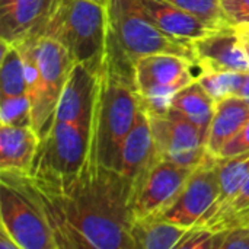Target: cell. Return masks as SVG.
Wrapping results in <instances>:
<instances>
[{"instance_id":"1","label":"cell","mask_w":249,"mask_h":249,"mask_svg":"<svg viewBox=\"0 0 249 249\" xmlns=\"http://www.w3.org/2000/svg\"><path fill=\"white\" fill-rule=\"evenodd\" d=\"M13 175L41 207L57 249H134L133 184L117 169L88 158L70 175Z\"/></svg>"},{"instance_id":"2","label":"cell","mask_w":249,"mask_h":249,"mask_svg":"<svg viewBox=\"0 0 249 249\" xmlns=\"http://www.w3.org/2000/svg\"><path fill=\"white\" fill-rule=\"evenodd\" d=\"M140 98L136 83V61L125 53L108 26L105 54L96 74L89 159L117 169L125 136L131 130Z\"/></svg>"},{"instance_id":"3","label":"cell","mask_w":249,"mask_h":249,"mask_svg":"<svg viewBox=\"0 0 249 249\" xmlns=\"http://www.w3.org/2000/svg\"><path fill=\"white\" fill-rule=\"evenodd\" d=\"M108 26L107 4L95 0H58L41 36L57 41L76 64L98 74L105 54Z\"/></svg>"},{"instance_id":"4","label":"cell","mask_w":249,"mask_h":249,"mask_svg":"<svg viewBox=\"0 0 249 249\" xmlns=\"http://www.w3.org/2000/svg\"><path fill=\"white\" fill-rule=\"evenodd\" d=\"M28 39L35 58V80L28 89L31 125L42 139L51 127L58 101L76 63L67 50L51 38L32 36Z\"/></svg>"},{"instance_id":"5","label":"cell","mask_w":249,"mask_h":249,"mask_svg":"<svg viewBox=\"0 0 249 249\" xmlns=\"http://www.w3.org/2000/svg\"><path fill=\"white\" fill-rule=\"evenodd\" d=\"M107 12L109 28L134 61L150 54H174L196 64L193 41L162 31L143 13L136 0H108Z\"/></svg>"},{"instance_id":"6","label":"cell","mask_w":249,"mask_h":249,"mask_svg":"<svg viewBox=\"0 0 249 249\" xmlns=\"http://www.w3.org/2000/svg\"><path fill=\"white\" fill-rule=\"evenodd\" d=\"M0 226L19 249H57L41 207L10 172H0Z\"/></svg>"},{"instance_id":"7","label":"cell","mask_w":249,"mask_h":249,"mask_svg":"<svg viewBox=\"0 0 249 249\" xmlns=\"http://www.w3.org/2000/svg\"><path fill=\"white\" fill-rule=\"evenodd\" d=\"M196 64L174 54H150L136 61V83L142 108L150 115L171 109L174 95L197 80Z\"/></svg>"},{"instance_id":"8","label":"cell","mask_w":249,"mask_h":249,"mask_svg":"<svg viewBox=\"0 0 249 249\" xmlns=\"http://www.w3.org/2000/svg\"><path fill=\"white\" fill-rule=\"evenodd\" d=\"M92 120H57L41 139L31 175H70L82 169L90 152Z\"/></svg>"},{"instance_id":"9","label":"cell","mask_w":249,"mask_h":249,"mask_svg":"<svg viewBox=\"0 0 249 249\" xmlns=\"http://www.w3.org/2000/svg\"><path fill=\"white\" fill-rule=\"evenodd\" d=\"M149 120L160 159L196 169L209 155L206 137L182 112L171 108L162 115L149 114Z\"/></svg>"},{"instance_id":"10","label":"cell","mask_w":249,"mask_h":249,"mask_svg":"<svg viewBox=\"0 0 249 249\" xmlns=\"http://www.w3.org/2000/svg\"><path fill=\"white\" fill-rule=\"evenodd\" d=\"M219 191L217 158L209 153L191 172L174 201L153 217H159L184 228H194L216 203Z\"/></svg>"},{"instance_id":"11","label":"cell","mask_w":249,"mask_h":249,"mask_svg":"<svg viewBox=\"0 0 249 249\" xmlns=\"http://www.w3.org/2000/svg\"><path fill=\"white\" fill-rule=\"evenodd\" d=\"M193 171V168L158 158L133 185V217L159 214L174 201Z\"/></svg>"},{"instance_id":"12","label":"cell","mask_w":249,"mask_h":249,"mask_svg":"<svg viewBox=\"0 0 249 249\" xmlns=\"http://www.w3.org/2000/svg\"><path fill=\"white\" fill-rule=\"evenodd\" d=\"M58 0H0V39L19 44L41 36Z\"/></svg>"},{"instance_id":"13","label":"cell","mask_w":249,"mask_h":249,"mask_svg":"<svg viewBox=\"0 0 249 249\" xmlns=\"http://www.w3.org/2000/svg\"><path fill=\"white\" fill-rule=\"evenodd\" d=\"M196 67L201 70L249 71V58L236 26L193 39Z\"/></svg>"},{"instance_id":"14","label":"cell","mask_w":249,"mask_h":249,"mask_svg":"<svg viewBox=\"0 0 249 249\" xmlns=\"http://www.w3.org/2000/svg\"><path fill=\"white\" fill-rule=\"evenodd\" d=\"M158 158L149 114L140 105L136 121L123 142L118 172L134 185Z\"/></svg>"},{"instance_id":"15","label":"cell","mask_w":249,"mask_h":249,"mask_svg":"<svg viewBox=\"0 0 249 249\" xmlns=\"http://www.w3.org/2000/svg\"><path fill=\"white\" fill-rule=\"evenodd\" d=\"M39 142L31 125L0 124V172L31 175Z\"/></svg>"},{"instance_id":"16","label":"cell","mask_w":249,"mask_h":249,"mask_svg":"<svg viewBox=\"0 0 249 249\" xmlns=\"http://www.w3.org/2000/svg\"><path fill=\"white\" fill-rule=\"evenodd\" d=\"M143 13L162 31L181 39H197L213 31L206 22L193 13L166 0H136Z\"/></svg>"},{"instance_id":"17","label":"cell","mask_w":249,"mask_h":249,"mask_svg":"<svg viewBox=\"0 0 249 249\" xmlns=\"http://www.w3.org/2000/svg\"><path fill=\"white\" fill-rule=\"evenodd\" d=\"M249 120V99L233 95L216 102L214 114L207 131L206 149L219 158L222 149L242 130Z\"/></svg>"},{"instance_id":"18","label":"cell","mask_w":249,"mask_h":249,"mask_svg":"<svg viewBox=\"0 0 249 249\" xmlns=\"http://www.w3.org/2000/svg\"><path fill=\"white\" fill-rule=\"evenodd\" d=\"M188 229L190 228L149 216L133 220L130 238L134 249H175Z\"/></svg>"},{"instance_id":"19","label":"cell","mask_w":249,"mask_h":249,"mask_svg":"<svg viewBox=\"0 0 249 249\" xmlns=\"http://www.w3.org/2000/svg\"><path fill=\"white\" fill-rule=\"evenodd\" d=\"M171 108L182 112L191 120L207 139V131L214 114L216 101L207 93L198 80L178 90L171 102Z\"/></svg>"},{"instance_id":"20","label":"cell","mask_w":249,"mask_h":249,"mask_svg":"<svg viewBox=\"0 0 249 249\" xmlns=\"http://www.w3.org/2000/svg\"><path fill=\"white\" fill-rule=\"evenodd\" d=\"M217 177L220 187L219 197L201 220H204L219 207L228 203L247 181L249 177V150L229 158H217Z\"/></svg>"},{"instance_id":"21","label":"cell","mask_w":249,"mask_h":249,"mask_svg":"<svg viewBox=\"0 0 249 249\" xmlns=\"http://www.w3.org/2000/svg\"><path fill=\"white\" fill-rule=\"evenodd\" d=\"M0 57V96H20L28 95L26 71L22 54L15 44L1 41Z\"/></svg>"},{"instance_id":"22","label":"cell","mask_w":249,"mask_h":249,"mask_svg":"<svg viewBox=\"0 0 249 249\" xmlns=\"http://www.w3.org/2000/svg\"><path fill=\"white\" fill-rule=\"evenodd\" d=\"M244 79V71L232 70H201L197 76V80L216 102L238 95Z\"/></svg>"},{"instance_id":"23","label":"cell","mask_w":249,"mask_h":249,"mask_svg":"<svg viewBox=\"0 0 249 249\" xmlns=\"http://www.w3.org/2000/svg\"><path fill=\"white\" fill-rule=\"evenodd\" d=\"M206 22L213 29H226L233 25L226 19L220 0H166Z\"/></svg>"},{"instance_id":"24","label":"cell","mask_w":249,"mask_h":249,"mask_svg":"<svg viewBox=\"0 0 249 249\" xmlns=\"http://www.w3.org/2000/svg\"><path fill=\"white\" fill-rule=\"evenodd\" d=\"M247 209H249V177L228 203H225L214 213H212L209 217L201 220L197 226L207 228L212 231H222L223 226L226 225V222L232 216H235L236 213L247 210Z\"/></svg>"},{"instance_id":"25","label":"cell","mask_w":249,"mask_h":249,"mask_svg":"<svg viewBox=\"0 0 249 249\" xmlns=\"http://www.w3.org/2000/svg\"><path fill=\"white\" fill-rule=\"evenodd\" d=\"M0 124L31 125V101L28 95L0 96ZM32 127V125H31Z\"/></svg>"},{"instance_id":"26","label":"cell","mask_w":249,"mask_h":249,"mask_svg":"<svg viewBox=\"0 0 249 249\" xmlns=\"http://www.w3.org/2000/svg\"><path fill=\"white\" fill-rule=\"evenodd\" d=\"M217 248V231H212L201 226L190 228L184 235L177 249H216Z\"/></svg>"},{"instance_id":"27","label":"cell","mask_w":249,"mask_h":249,"mask_svg":"<svg viewBox=\"0 0 249 249\" xmlns=\"http://www.w3.org/2000/svg\"><path fill=\"white\" fill-rule=\"evenodd\" d=\"M220 4L231 25H249V0H220Z\"/></svg>"},{"instance_id":"28","label":"cell","mask_w":249,"mask_h":249,"mask_svg":"<svg viewBox=\"0 0 249 249\" xmlns=\"http://www.w3.org/2000/svg\"><path fill=\"white\" fill-rule=\"evenodd\" d=\"M220 249H249L248 226H233L222 229Z\"/></svg>"},{"instance_id":"29","label":"cell","mask_w":249,"mask_h":249,"mask_svg":"<svg viewBox=\"0 0 249 249\" xmlns=\"http://www.w3.org/2000/svg\"><path fill=\"white\" fill-rule=\"evenodd\" d=\"M249 150V120L242 127V130L222 149L219 158H229Z\"/></svg>"},{"instance_id":"30","label":"cell","mask_w":249,"mask_h":249,"mask_svg":"<svg viewBox=\"0 0 249 249\" xmlns=\"http://www.w3.org/2000/svg\"><path fill=\"white\" fill-rule=\"evenodd\" d=\"M233 226H248L249 228V209L242 210V212L236 213L235 216H232L226 222L223 229H229V228H233Z\"/></svg>"},{"instance_id":"31","label":"cell","mask_w":249,"mask_h":249,"mask_svg":"<svg viewBox=\"0 0 249 249\" xmlns=\"http://www.w3.org/2000/svg\"><path fill=\"white\" fill-rule=\"evenodd\" d=\"M0 249H19L12 235L3 226H0Z\"/></svg>"},{"instance_id":"32","label":"cell","mask_w":249,"mask_h":249,"mask_svg":"<svg viewBox=\"0 0 249 249\" xmlns=\"http://www.w3.org/2000/svg\"><path fill=\"white\" fill-rule=\"evenodd\" d=\"M238 32H239V36H241V41L244 44V48L248 54L249 58V26L248 25H241V26H236Z\"/></svg>"},{"instance_id":"33","label":"cell","mask_w":249,"mask_h":249,"mask_svg":"<svg viewBox=\"0 0 249 249\" xmlns=\"http://www.w3.org/2000/svg\"><path fill=\"white\" fill-rule=\"evenodd\" d=\"M238 96H242L245 99H249V71L245 73V79H244V83L238 92Z\"/></svg>"},{"instance_id":"34","label":"cell","mask_w":249,"mask_h":249,"mask_svg":"<svg viewBox=\"0 0 249 249\" xmlns=\"http://www.w3.org/2000/svg\"><path fill=\"white\" fill-rule=\"evenodd\" d=\"M95 1H99V3H102V4H107L108 0H95Z\"/></svg>"}]
</instances>
